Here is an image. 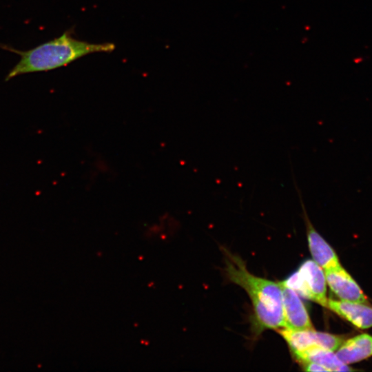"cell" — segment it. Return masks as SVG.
Listing matches in <instances>:
<instances>
[{
	"mask_svg": "<svg viewBox=\"0 0 372 372\" xmlns=\"http://www.w3.org/2000/svg\"><path fill=\"white\" fill-rule=\"evenodd\" d=\"M1 47L21 56L19 61L6 77V81L19 75L54 70L73 62L87 54L96 52H110L115 49L112 43H92L75 39L72 30L65 31L60 37L45 42L27 51L12 47Z\"/></svg>",
	"mask_w": 372,
	"mask_h": 372,
	"instance_id": "obj_1",
	"label": "cell"
},
{
	"mask_svg": "<svg viewBox=\"0 0 372 372\" xmlns=\"http://www.w3.org/2000/svg\"><path fill=\"white\" fill-rule=\"evenodd\" d=\"M223 253L227 278L248 293L259 329L285 327L280 283L253 275L247 271L245 263L239 256L226 249Z\"/></svg>",
	"mask_w": 372,
	"mask_h": 372,
	"instance_id": "obj_2",
	"label": "cell"
},
{
	"mask_svg": "<svg viewBox=\"0 0 372 372\" xmlns=\"http://www.w3.org/2000/svg\"><path fill=\"white\" fill-rule=\"evenodd\" d=\"M282 282L301 296L326 307L328 298L325 273L313 260H305L297 271Z\"/></svg>",
	"mask_w": 372,
	"mask_h": 372,
	"instance_id": "obj_3",
	"label": "cell"
},
{
	"mask_svg": "<svg viewBox=\"0 0 372 372\" xmlns=\"http://www.w3.org/2000/svg\"><path fill=\"white\" fill-rule=\"evenodd\" d=\"M278 331L286 340L292 353L302 351L312 345H318L335 351L345 340L342 335L316 331L314 329L292 330L286 328Z\"/></svg>",
	"mask_w": 372,
	"mask_h": 372,
	"instance_id": "obj_4",
	"label": "cell"
},
{
	"mask_svg": "<svg viewBox=\"0 0 372 372\" xmlns=\"http://www.w3.org/2000/svg\"><path fill=\"white\" fill-rule=\"evenodd\" d=\"M296 187L298 193V197L303 213V218L307 226L309 248L313 260L324 270L341 266L338 256L333 249L311 225L307 214L301 193L296 185Z\"/></svg>",
	"mask_w": 372,
	"mask_h": 372,
	"instance_id": "obj_5",
	"label": "cell"
},
{
	"mask_svg": "<svg viewBox=\"0 0 372 372\" xmlns=\"http://www.w3.org/2000/svg\"><path fill=\"white\" fill-rule=\"evenodd\" d=\"M282 308L285 328L292 330L313 329L307 310L298 294L282 282Z\"/></svg>",
	"mask_w": 372,
	"mask_h": 372,
	"instance_id": "obj_6",
	"label": "cell"
},
{
	"mask_svg": "<svg viewBox=\"0 0 372 372\" xmlns=\"http://www.w3.org/2000/svg\"><path fill=\"white\" fill-rule=\"evenodd\" d=\"M324 273L327 285L340 300L369 303L360 287L342 266L325 270Z\"/></svg>",
	"mask_w": 372,
	"mask_h": 372,
	"instance_id": "obj_7",
	"label": "cell"
},
{
	"mask_svg": "<svg viewBox=\"0 0 372 372\" xmlns=\"http://www.w3.org/2000/svg\"><path fill=\"white\" fill-rule=\"evenodd\" d=\"M326 307L357 328L372 327V307L367 304L328 299Z\"/></svg>",
	"mask_w": 372,
	"mask_h": 372,
	"instance_id": "obj_8",
	"label": "cell"
},
{
	"mask_svg": "<svg viewBox=\"0 0 372 372\" xmlns=\"http://www.w3.org/2000/svg\"><path fill=\"white\" fill-rule=\"evenodd\" d=\"M335 354L346 364L359 362L372 357V335L362 333L345 340Z\"/></svg>",
	"mask_w": 372,
	"mask_h": 372,
	"instance_id": "obj_9",
	"label": "cell"
},
{
	"mask_svg": "<svg viewBox=\"0 0 372 372\" xmlns=\"http://www.w3.org/2000/svg\"><path fill=\"white\" fill-rule=\"evenodd\" d=\"M300 362H313L327 368L329 371H352L353 369L342 362L333 351L318 345H312L300 352L293 353Z\"/></svg>",
	"mask_w": 372,
	"mask_h": 372,
	"instance_id": "obj_10",
	"label": "cell"
},
{
	"mask_svg": "<svg viewBox=\"0 0 372 372\" xmlns=\"http://www.w3.org/2000/svg\"><path fill=\"white\" fill-rule=\"evenodd\" d=\"M302 365L306 371H329L327 368L313 362H302Z\"/></svg>",
	"mask_w": 372,
	"mask_h": 372,
	"instance_id": "obj_11",
	"label": "cell"
}]
</instances>
